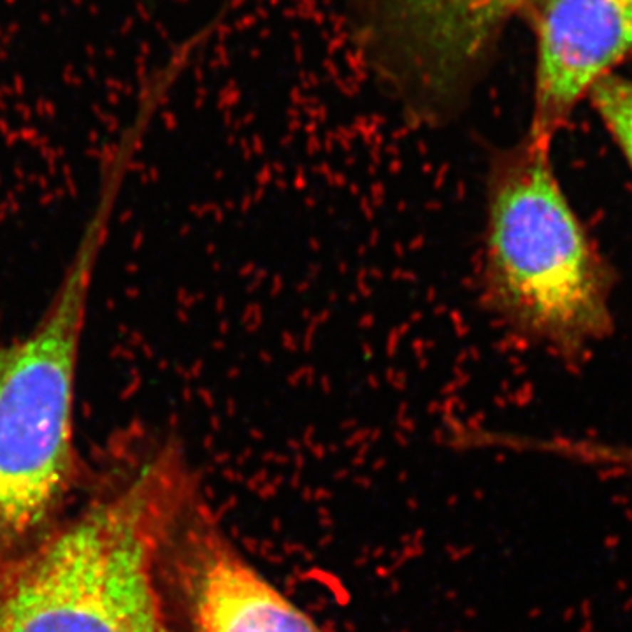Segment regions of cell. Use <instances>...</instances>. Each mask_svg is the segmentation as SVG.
<instances>
[{
  "label": "cell",
  "instance_id": "7a4b0ae2",
  "mask_svg": "<svg viewBox=\"0 0 632 632\" xmlns=\"http://www.w3.org/2000/svg\"><path fill=\"white\" fill-rule=\"evenodd\" d=\"M141 141L105 151L97 195L36 323L0 343V573L63 517L78 476L74 403L93 276Z\"/></svg>",
  "mask_w": 632,
  "mask_h": 632
},
{
  "label": "cell",
  "instance_id": "6da1fadb",
  "mask_svg": "<svg viewBox=\"0 0 632 632\" xmlns=\"http://www.w3.org/2000/svg\"><path fill=\"white\" fill-rule=\"evenodd\" d=\"M197 487L176 437H116L85 502L0 573V632H174L162 559Z\"/></svg>",
  "mask_w": 632,
  "mask_h": 632
},
{
  "label": "cell",
  "instance_id": "277c9868",
  "mask_svg": "<svg viewBox=\"0 0 632 632\" xmlns=\"http://www.w3.org/2000/svg\"><path fill=\"white\" fill-rule=\"evenodd\" d=\"M525 2L369 0L367 56L416 122H445Z\"/></svg>",
  "mask_w": 632,
  "mask_h": 632
},
{
  "label": "cell",
  "instance_id": "3957f363",
  "mask_svg": "<svg viewBox=\"0 0 632 632\" xmlns=\"http://www.w3.org/2000/svg\"><path fill=\"white\" fill-rule=\"evenodd\" d=\"M480 297L509 331L576 355L611 331V278L564 195L551 145L524 135L492 155Z\"/></svg>",
  "mask_w": 632,
  "mask_h": 632
},
{
  "label": "cell",
  "instance_id": "8992f818",
  "mask_svg": "<svg viewBox=\"0 0 632 632\" xmlns=\"http://www.w3.org/2000/svg\"><path fill=\"white\" fill-rule=\"evenodd\" d=\"M536 73L525 135L554 145L576 105L632 56V0H537Z\"/></svg>",
  "mask_w": 632,
  "mask_h": 632
},
{
  "label": "cell",
  "instance_id": "52a82bcc",
  "mask_svg": "<svg viewBox=\"0 0 632 632\" xmlns=\"http://www.w3.org/2000/svg\"><path fill=\"white\" fill-rule=\"evenodd\" d=\"M590 98L632 167V79L608 76L592 90Z\"/></svg>",
  "mask_w": 632,
  "mask_h": 632
},
{
  "label": "cell",
  "instance_id": "5b68a950",
  "mask_svg": "<svg viewBox=\"0 0 632 632\" xmlns=\"http://www.w3.org/2000/svg\"><path fill=\"white\" fill-rule=\"evenodd\" d=\"M162 576L174 632H331L260 573L199 488L170 529Z\"/></svg>",
  "mask_w": 632,
  "mask_h": 632
}]
</instances>
